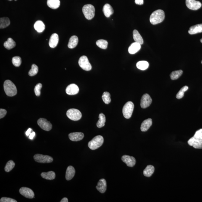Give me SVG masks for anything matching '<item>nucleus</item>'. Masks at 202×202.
I'll use <instances>...</instances> for the list:
<instances>
[{
  "mask_svg": "<svg viewBox=\"0 0 202 202\" xmlns=\"http://www.w3.org/2000/svg\"><path fill=\"white\" fill-rule=\"evenodd\" d=\"M149 66L148 62L145 61H139L136 64V66L138 69L142 70L147 69Z\"/></svg>",
  "mask_w": 202,
  "mask_h": 202,
  "instance_id": "473e14b6",
  "label": "nucleus"
},
{
  "mask_svg": "<svg viewBox=\"0 0 202 202\" xmlns=\"http://www.w3.org/2000/svg\"><path fill=\"white\" fill-rule=\"evenodd\" d=\"M82 12L85 18L91 20L94 17L95 9L94 7L91 4L85 5L82 8Z\"/></svg>",
  "mask_w": 202,
  "mask_h": 202,
  "instance_id": "39448f33",
  "label": "nucleus"
},
{
  "mask_svg": "<svg viewBox=\"0 0 202 202\" xmlns=\"http://www.w3.org/2000/svg\"><path fill=\"white\" fill-rule=\"evenodd\" d=\"M42 86V84L41 83L38 84L36 85L34 89V92L37 96H39L41 95V90Z\"/></svg>",
  "mask_w": 202,
  "mask_h": 202,
  "instance_id": "a19ab883",
  "label": "nucleus"
},
{
  "mask_svg": "<svg viewBox=\"0 0 202 202\" xmlns=\"http://www.w3.org/2000/svg\"><path fill=\"white\" fill-rule=\"evenodd\" d=\"M187 143L194 148L202 149V129L197 131L194 136L188 140Z\"/></svg>",
  "mask_w": 202,
  "mask_h": 202,
  "instance_id": "f257e3e1",
  "label": "nucleus"
},
{
  "mask_svg": "<svg viewBox=\"0 0 202 202\" xmlns=\"http://www.w3.org/2000/svg\"><path fill=\"white\" fill-rule=\"evenodd\" d=\"M201 63L202 64V61H201Z\"/></svg>",
  "mask_w": 202,
  "mask_h": 202,
  "instance_id": "3c124183",
  "label": "nucleus"
},
{
  "mask_svg": "<svg viewBox=\"0 0 202 202\" xmlns=\"http://www.w3.org/2000/svg\"><path fill=\"white\" fill-rule=\"evenodd\" d=\"M152 102V99L150 96L147 94H144L141 100L140 106L142 108H145L148 107Z\"/></svg>",
  "mask_w": 202,
  "mask_h": 202,
  "instance_id": "f8f14e48",
  "label": "nucleus"
},
{
  "mask_svg": "<svg viewBox=\"0 0 202 202\" xmlns=\"http://www.w3.org/2000/svg\"><path fill=\"white\" fill-rule=\"evenodd\" d=\"M15 163L12 160H10L7 162L5 166V170L7 172L10 171L15 167Z\"/></svg>",
  "mask_w": 202,
  "mask_h": 202,
  "instance_id": "e433bc0d",
  "label": "nucleus"
},
{
  "mask_svg": "<svg viewBox=\"0 0 202 202\" xmlns=\"http://www.w3.org/2000/svg\"><path fill=\"white\" fill-rule=\"evenodd\" d=\"M96 188L100 193H104L106 192L107 189V183L105 179H100L98 182Z\"/></svg>",
  "mask_w": 202,
  "mask_h": 202,
  "instance_id": "f3484780",
  "label": "nucleus"
},
{
  "mask_svg": "<svg viewBox=\"0 0 202 202\" xmlns=\"http://www.w3.org/2000/svg\"><path fill=\"white\" fill-rule=\"evenodd\" d=\"M59 41V36L56 33L52 34L50 38L49 45L50 47L54 48L58 45Z\"/></svg>",
  "mask_w": 202,
  "mask_h": 202,
  "instance_id": "a211bd4d",
  "label": "nucleus"
},
{
  "mask_svg": "<svg viewBox=\"0 0 202 202\" xmlns=\"http://www.w3.org/2000/svg\"><path fill=\"white\" fill-rule=\"evenodd\" d=\"M68 200L67 198H64L61 200L60 202H68Z\"/></svg>",
  "mask_w": 202,
  "mask_h": 202,
  "instance_id": "de8ad7c7",
  "label": "nucleus"
},
{
  "mask_svg": "<svg viewBox=\"0 0 202 202\" xmlns=\"http://www.w3.org/2000/svg\"><path fill=\"white\" fill-rule=\"evenodd\" d=\"M78 38L76 36H73L70 38L68 47L70 49L75 47L78 45Z\"/></svg>",
  "mask_w": 202,
  "mask_h": 202,
  "instance_id": "393cba45",
  "label": "nucleus"
},
{
  "mask_svg": "<svg viewBox=\"0 0 202 202\" xmlns=\"http://www.w3.org/2000/svg\"><path fill=\"white\" fill-rule=\"evenodd\" d=\"M38 68L35 64H33L32 68L28 72V75L30 76H35L38 73Z\"/></svg>",
  "mask_w": 202,
  "mask_h": 202,
  "instance_id": "58836bf2",
  "label": "nucleus"
},
{
  "mask_svg": "<svg viewBox=\"0 0 202 202\" xmlns=\"http://www.w3.org/2000/svg\"><path fill=\"white\" fill-rule=\"evenodd\" d=\"M186 6L190 9L197 10L202 6L201 3L196 0H186Z\"/></svg>",
  "mask_w": 202,
  "mask_h": 202,
  "instance_id": "9b49d317",
  "label": "nucleus"
},
{
  "mask_svg": "<svg viewBox=\"0 0 202 202\" xmlns=\"http://www.w3.org/2000/svg\"><path fill=\"white\" fill-rule=\"evenodd\" d=\"M96 45L102 49H106L108 47V42L105 40H99L96 42Z\"/></svg>",
  "mask_w": 202,
  "mask_h": 202,
  "instance_id": "f704fd0d",
  "label": "nucleus"
},
{
  "mask_svg": "<svg viewBox=\"0 0 202 202\" xmlns=\"http://www.w3.org/2000/svg\"><path fill=\"white\" fill-rule=\"evenodd\" d=\"M20 193L21 195L27 198L32 199L33 198L35 194L31 189L27 187H21L19 190Z\"/></svg>",
  "mask_w": 202,
  "mask_h": 202,
  "instance_id": "ddd939ff",
  "label": "nucleus"
},
{
  "mask_svg": "<svg viewBox=\"0 0 202 202\" xmlns=\"http://www.w3.org/2000/svg\"><path fill=\"white\" fill-rule=\"evenodd\" d=\"M66 92V93L68 95L76 94L79 92V88L75 84H71L67 87Z\"/></svg>",
  "mask_w": 202,
  "mask_h": 202,
  "instance_id": "2eb2a0df",
  "label": "nucleus"
},
{
  "mask_svg": "<svg viewBox=\"0 0 202 202\" xmlns=\"http://www.w3.org/2000/svg\"><path fill=\"white\" fill-rule=\"evenodd\" d=\"M1 202H17L16 200L9 198L2 197L0 200Z\"/></svg>",
  "mask_w": 202,
  "mask_h": 202,
  "instance_id": "79ce46f5",
  "label": "nucleus"
},
{
  "mask_svg": "<svg viewBox=\"0 0 202 202\" xmlns=\"http://www.w3.org/2000/svg\"><path fill=\"white\" fill-rule=\"evenodd\" d=\"M41 176L44 179L47 180H52L55 178V173L53 171L43 172L41 174Z\"/></svg>",
  "mask_w": 202,
  "mask_h": 202,
  "instance_id": "c85d7f7f",
  "label": "nucleus"
},
{
  "mask_svg": "<svg viewBox=\"0 0 202 202\" xmlns=\"http://www.w3.org/2000/svg\"><path fill=\"white\" fill-rule=\"evenodd\" d=\"M122 161L126 163L128 167H133L136 164V160L133 156L124 155L122 157Z\"/></svg>",
  "mask_w": 202,
  "mask_h": 202,
  "instance_id": "4468645a",
  "label": "nucleus"
},
{
  "mask_svg": "<svg viewBox=\"0 0 202 202\" xmlns=\"http://www.w3.org/2000/svg\"><path fill=\"white\" fill-rule=\"evenodd\" d=\"M12 63L14 66L17 67L20 66L21 63V59L20 57L15 56L13 57Z\"/></svg>",
  "mask_w": 202,
  "mask_h": 202,
  "instance_id": "ea45409f",
  "label": "nucleus"
},
{
  "mask_svg": "<svg viewBox=\"0 0 202 202\" xmlns=\"http://www.w3.org/2000/svg\"><path fill=\"white\" fill-rule=\"evenodd\" d=\"M10 24L9 18L6 17L0 18V28H4L9 26Z\"/></svg>",
  "mask_w": 202,
  "mask_h": 202,
  "instance_id": "7c9ffc66",
  "label": "nucleus"
},
{
  "mask_svg": "<svg viewBox=\"0 0 202 202\" xmlns=\"http://www.w3.org/2000/svg\"><path fill=\"white\" fill-rule=\"evenodd\" d=\"M200 42H201L202 43V38L200 40Z\"/></svg>",
  "mask_w": 202,
  "mask_h": 202,
  "instance_id": "09e8293b",
  "label": "nucleus"
},
{
  "mask_svg": "<svg viewBox=\"0 0 202 202\" xmlns=\"http://www.w3.org/2000/svg\"><path fill=\"white\" fill-rule=\"evenodd\" d=\"M106 122V117L104 114L101 113L99 115V120L97 123V126L99 128L103 127L105 126Z\"/></svg>",
  "mask_w": 202,
  "mask_h": 202,
  "instance_id": "2f4dec72",
  "label": "nucleus"
},
{
  "mask_svg": "<svg viewBox=\"0 0 202 202\" xmlns=\"http://www.w3.org/2000/svg\"><path fill=\"white\" fill-rule=\"evenodd\" d=\"M103 12L105 16L108 18L113 14V9L110 5L106 4L103 7Z\"/></svg>",
  "mask_w": 202,
  "mask_h": 202,
  "instance_id": "5701e85b",
  "label": "nucleus"
},
{
  "mask_svg": "<svg viewBox=\"0 0 202 202\" xmlns=\"http://www.w3.org/2000/svg\"><path fill=\"white\" fill-rule=\"evenodd\" d=\"M79 66L82 69L85 71H89L92 69V65L89 63L87 57L84 55L81 57L79 59Z\"/></svg>",
  "mask_w": 202,
  "mask_h": 202,
  "instance_id": "6e6552de",
  "label": "nucleus"
},
{
  "mask_svg": "<svg viewBox=\"0 0 202 202\" xmlns=\"http://www.w3.org/2000/svg\"><path fill=\"white\" fill-rule=\"evenodd\" d=\"M165 13L161 9L155 11L151 15L150 17V23L153 25H157L163 22L165 19Z\"/></svg>",
  "mask_w": 202,
  "mask_h": 202,
  "instance_id": "f03ea898",
  "label": "nucleus"
},
{
  "mask_svg": "<svg viewBox=\"0 0 202 202\" xmlns=\"http://www.w3.org/2000/svg\"><path fill=\"white\" fill-rule=\"evenodd\" d=\"M7 110L4 109H0V118L2 119L5 117L7 114Z\"/></svg>",
  "mask_w": 202,
  "mask_h": 202,
  "instance_id": "37998d69",
  "label": "nucleus"
},
{
  "mask_svg": "<svg viewBox=\"0 0 202 202\" xmlns=\"http://www.w3.org/2000/svg\"><path fill=\"white\" fill-rule=\"evenodd\" d=\"M66 115L69 118L74 121L80 120L82 117V114L80 111L75 109L68 110L67 112Z\"/></svg>",
  "mask_w": 202,
  "mask_h": 202,
  "instance_id": "0eeeda50",
  "label": "nucleus"
},
{
  "mask_svg": "<svg viewBox=\"0 0 202 202\" xmlns=\"http://www.w3.org/2000/svg\"><path fill=\"white\" fill-rule=\"evenodd\" d=\"M141 48V45L137 42H135L132 43L129 48V54H133L138 52Z\"/></svg>",
  "mask_w": 202,
  "mask_h": 202,
  "instance_id": "aec40b11",
  "label": "nucleus"
},
{
  "mask_svg": "<svg viewBox=\"0 0 202 202\" xmlns=\"http://www.w3.org/2000/svg\"><path fill=\"white\" fill-rule=\"evenodd\" d=\"M8 1H12V0H8ZM15 1H17V0H15Z\"/></svg>",
  "mask_w": 202,
  "mask_h": 202,
  "instance_id": "8fccbe9b",
  "label": "nucleus"
},
{
  "mask_svg": "<svg viewBox=\"0 0 202 202\" xmlns=\"http://www.w3.org/2000/svg\"><path fill=\"white\" fill-rule=\"evenodd\" d=\"M35 132H33L30 135L28 136V137H29V138L31 139V140H32V139H33L34 137H35Z\"/></svg>",
  "mask_w": 202,
  "mask_h": 202,
  "instance_id": "49530a36",
  "label": "nucleus"
},
{
  "mask_svg": "<svg viewBox=\"0 0 202 202\" xmlns=\"http://www.w3.org/2000/svg\"><path fill=\"white\" fill-rule=\"evenodd\" d=\"M188 89V87L187 86H185L182 88L178 92L176 95V97L177 99H181L184 96V93Z\"/></svg>",
  "mask_w": 202,
  "mask_h": 202,
  "instance_id": "4c0bfd02",
  "label": "nucleus"
},
{
  "mask_svg": "<svg viewBox=\"0 0 202 202\" xmlns=\"http://www.w3.org/2000/svg\"><path fill=\"white\" fill-rule=\"evenodd\" d=\"M133 38L135 42L140 44V45L143 44V40L140 34L139 33L138 31L136 30H134L133 32Z\"/></svg>",
  "mask_w": 202,
  "mask_h": 202,
  "instance_id": "a878e982",
  "label": "nucleus"
},
{
  "mask_svg": "<svg viewBox=\"0 0 202 202\" xmlns=\"http://www.w3.org/2000/svg\"><path fill=\"white\" fill-rule=\"evenodd\" d=\"M188 33L190 35L202 33V24H198L190 27Z\"/></svg>",
  "mask_w": 202,
  "mask_h": 202,
  "instance_id": "6ab92c4d",
  "label": "nucleus"
},
{
  "mask_svg": "<svg viewBox=\"0 0 202 202\" xmlns=\"http://www.w3.org/2000/svg\"><path fill=\"white\" fill-rule=\"evenodd\" d=\"M34 159L36 161L41 163H48L53 161V158L48 155L37 154L34 156Z\"/></svg>",
  "mask_w": 202,
  "mask_h": 202,
  "instance_id": "1a4fd4ad",
  "label": "nucleus"
},
{
  "mask_svg": "<svg viewBox=\"0 0 202 202\" xmlns=\"http://www.w3.org/2000/svg\"><path fill=\"white\" fill-rule=\"evenodd\" d=\"M32 132V129H31V128H29L27 131L26 133H25V134H26L27 136H28Z\"/></svg>",
  "mask_w": 202,
  "mask_h": 202,
  "instance_id": "a18cd8bd",
  "label": "nucleus"
},
{
  "mask_svg": "<svg viewBox=\"0 0 202 202\" xmlns=\"http://www.w3.org/2000/svg\"><path fill=\"white\" fill-rule=\"evenodd\" d=\"M135 3L137 5H142L144 3L143 0H135Z\"/></svg>",
  "mask_w": 202,
  "mask_h": 202,
  "instance_id": "c03bdc74",
  "label": "nucleus"
},
{
  "mask_svg": "<svg viewBox=\"0 0 202 202\" xmlns=\"http://www.w3.org/2000/svg\"><path fill=\"white\" fill-rule=\"evenodd\" d=\"M4 89L7 96L12 97L16 95L17 92L16 86L10 80H6L4 85Z\"/></svg>",
  "mask_w": 202,
  "mask_h": 202,
  "instance_id": "7ed1b4c3",
  "label": "nucleus"
},
{
  "mask_svg": "<svg viewBox=\"0 0 202 202\" xmlns=\"http://www.w3.org/2000/svg\"><path fill=\"white\" fill-rule=\"evenodd\" d=\"M134 109V105L133 102H129L124 105L122 109V113L126 119L130 118Z\"/></svg>",
  "mask_w": 202,
  "mask_h": 202,
  "instance_id": "423d86ee",
  "label": "nucleus"
},
{
  "mask_svg": "<svg viewBox=\"0 0 202 202\" xmlns=\"http://www.w3.org/2000/svg\"><path fill=\"white\" fill-rule=\"evenodd\" d=\"M38 124L41 129L46 131H49L52 128V124L45 118H40L38 121Z\"/></svg>",
  "mask_w": 202,
  "mask_h": 202,
  "instance_id": "9d476101",
  "label": "nucleus"
},
{
  "mask_svg": "<svg viewBox=\"0 0 202 202\" xmlns=\"http://www.w3.org/2000/svg\"><path fill=\"white\" fill-rule=\"evenodd\" d=\"M183 72V71L181 70L173 71L170 75L171 79L173 80L178 79L182 75Z\"/></svg>",
  "mask_w": 202,
  "mask_h": 202,
  "instance_id": "72a5a7b5",
  "label": "nucleus"
},
{
  "mask_svg": "<svg viewBox=\"0 0 202 202\" xmlns=\"http://www.w3.org/2000/svg\"><path fill=\"white\" fill-rule=\"evenodd\" d=\"M34 28L37 32L41 33L45 29V25L42 21L38 20L35 22L34 25Z\"/></svg>",
  "mask_w": 202,
  "mask_h": 202,
  "instance_id": "b1692460",
  "label": "nucleus"
},
{
  "mask_svg": "<svg viewBox=\"0 0 202 202\" xmlns=\"http://www.w3.org/2000/svg\"><path fill=\"white\" fill-rule=\"evenodd\" d=\"M47 4L48 7L52 9L59 8L60 2V0H48Z\"/></svg>",
  "mask_w": 202,
  "mask_h": 202,
  "instance_id": "cd10ccee",
  "label": "nucleus"
},
{
  "mask_svg": "<svg viewBox=\"0 0 202 202\" xmlns=\"http://www.w3.org/2000/svg\"><path fill=\"white\" fill-rule=\"evenodd\" d=\"M102 99L106 104H109L111 102L110 95L108 92H105L102 96Z\"/></svg>",
  "mask_w": 202,
  "mask_h": 202,
  "instance_id": "c9c22d12",
  "label": "nucleus"
},
{
  "mask_svg": "<svg viewBox=\"0 0 202 202\" xmlns=\"http://www.w3.org/2000/svg\"><path fill=\"white\" fill-rule=\"evenodd\" d=\"M16 46V43L11 38H9L4 43V46L6 49H11Z\"/></svg>",
  "mask_w": 202,
  "mask_h": 202,
  "instance_id": "c756f323",
  "label": "nucleus"
},
{
  "mask_svg": "<svg viewBox=\"0 0 202 202\" xmlns=\"http://www.w3.org/2000/svg\"><path fill=\"white\" fill-rule=\"evenodd\" d=\"M104 139L103 137L99 135L95 137L92 140L88 143L89 149L92 150H96L99 148L103 144Z\"/></svg>",
  "mask_w": 202,
  "mask_h": 202,
  "instance_id": "20e7f679",
  "label": "nucleus"
},
{
  "mask_svg": "<svg viewBox=\"0 0 202 202\" xmlns=\"http://www.w3.org/2000/svg\"><path fill=\"white\" fill-rule=\"evenodd\" d=\"M75 174V170L73 166H69L67 168L66 171V179L67 180H71Z\"/></svg>",
  "mask_w": 202,
  "mask_h": 202,
  "instance_id": "4be33fe9",
  "label": "nucleus"
},
{
  "mask_svg": "<svg viewBox=\"0 0 202 202\" xmlns=\"http://www.w3.org/2000/svg\"><path fill=\"white\" fill-rule=\"evenodd\" d=\"M84 134L81 132H75L69 134V137L72 141L77 142L82 140L84 137Z\"/></svg>",
  "mask_w": 202,
  "mask_h": 202,
  "instance_id": "dca6fc26",
  "label": "nucleus"
},
{
  "mask_svg": "<svg viewBox=\"0 0 202 202\" xmlns=\"http://www.w3.org/2000/svg\"><path fill=\"white\" fill-rule=\"evenodd\" d=\"M153 124L151 119L149 118L144 121L141 126V130L143 132H145Z\"/></svg>",
  "mask_w": 202,
  "mask_h": 202,
  "instance_id": "412c9836",
  "label": "nucleus"
},
{
  "mask_svg": "<svg viewBox=\"0 0 202 202\" xmlns=\"http://www.w3.org/2000/svg\"><path fill=\"white\" fill-rule=\"evenodd\" d=\"M155 171V168L152 165H149L143 171L144 175L146 177H150L153 174Z\"/></svg>",
  "mask_w": 202,
  "mask_h": 202,
  "instance_id": "bb28decb",
  "label": "nucleus"
}]
</instances>
